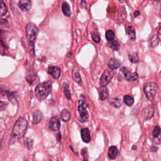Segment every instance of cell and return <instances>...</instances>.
<instances>
[{
    "label": "cell",
    "instance_id": "9",
    "mask_svg": "<svg viewBox=\"0 0 161 161\" xmlns=\"http://www.w3.org/2000/svg\"><path fill=\"white\" fill-rule=\"evenodd\" d=\"M154 114V109L152 106H149L144 108L142 113V117L144 120H147L151 118Z\"/></svg>",
    "mask_w": 161,
    "mask_h": 161
},
{
    "label": "cell",
    "instance_id": "37",
    "mask_svg": "<svg viewBox=\"0 0 161 161\" xmlns=\"http://www.w3.org/2000/svg\"><path fill=\"white\" fill-rule=\"evenodd\" d=\"M132 149L133 150H136L137 149V147L136 146V145H133V147H132Z\"/></svg>",
    "mask_w": 161,
    "mask_h": 161
},
{
    "label": "cell",
    "instance_id": "39",
    "mask_svg": "<svg viewBox=\"0 0 161 161\" xmlns=\"http://www.w3.org/2000/svg\"><path fill=\"white\" fill-rule=\"evenodd\" d=\"M152 1H160V0H152Z\"/></svg>",
    "mask_w": 161,
    "mask_h": 161
},
{
    "label": "cell",
    "instance_id": "36",
    "mask_svg": "<svg viewBox=\"0 0 161 161\" xmlns=\"http://www.w3.org/2000/svg\"><path fill=\"white\" fill-rule=\"evenodd\" d=\"M118 1L121 3H123L125 1V0H118Z\"/></svg>",
    "mask_w": 161,
    "mask_h": 161
},
{
    "label": "cell",
    "instance_id": "30",
    "mask_svg": "<svg viewBox=\"0 0 161 161\" xmlns=\"http://www.w3.org/2000/svg\"><path fill=\"white\" fill-rule=\"evenodd\" d=\"M91 37H92L93 40L94 41L95 43L98 44V43L100 42V40H101L99 34H97L96 32H92Z\"/></svg>",
    "mask_w": 161,
    "mask_h": 161
},
{
    "label": "cell",
    "instance_id": "8",
    "mask_svg": "<svg viewBox=\"0 0 161 161\" xmlns=\"http://www.w3.org/2000/svg\"><path fill=\"white\" fill-rule=\"evenodd\" d=\"M60 128V122L58 117H53L49 121V128L52 131H59Z\"/></svg>",
    "mask_w": 161,
    "mask_h": 161
},
{
    "label": "cell",
    "instance_id": "10",
    "mask_svg": "<svg viewBox=\"0 0 161 161\" xmlns=\"http://www.w3.org/2000/svg\"><path fill=\"white\" fill-rule=\"evenodd\" d=\"M48 73L52 76L55 79H58L61 74V70L58 67L52 66L48 69Z\"/></svg>",
    "mask_w": 161,
    "mask_h": 161
},
{
    "label": "cell",
    "instance_id": "12",
    "mask_svg": "<svg viewBox=\"0 0 161 161\" xmlns=\"http://www.w3.org/2000/svg\"><path fill=\"white\" fill-rule=\"evenodd\" d=\"M43 117L44 115L42 112L39 110H35L33 114V121H32L34 125L39 124L42 122V120Z\"/></svg>",
    "mask_w": 161,
    "mask_h": 161
},
{
    "label": "cell",
    "instance_id": "27",
    "mask_svg": "<svg viewBox=\"0 0 161 161\" xmlns=\"http://www.w3.org/2000/svg\"><path fill=\"white\" fill-rule=\"evenodd\" d=\"M128 59L132 63H137V62H138L139 58H138V55L137 53H133L132 55H128Z\"/></svg>",
    "mask_w": 161,
    "mask_h": 161
},
{
    "label": "cell",
    "instance_id": "22",
    "mask_svg": "<svg viewBox=\"0 0 161 161\" xmlns=\"http://www.w3.org/2000/svg\"><path fill=\"white\" fill-rule=\"evenodd\" d=\"M107 45L113 50H118L120 47V44H119L118 42H117V40L109 41Z\"/></svg>",
    "mask_w": 161,
    "mask_h": 161
},
{
    "label": "cell",
    "instance_id": "26",
    "mask_svg": "<svg viewBox=\"0 0 161 161\" xmlns=\"http://www.w3.org/2000/svg\"><path fill=\"white\" fill-rule=\"evenodd\" d=\"M64 94L67 100H70L71 99V94L69 90V88L68 85L66 83H64Z\"/></svg>",
    "mask_w": 161,
    "mask_h": 161
},
{
    "label": "cell",
    "instance_id": "34",
    "mask_svg": "<svg viewBox=\"0 0 161 161\" xmlns=\"http://www.w3.org/2000/svg\"><path fill=\"white\" fill-rule=\"evenodd\" d=\"M140 15V12L139 11H136V12H135L134 13V17H137L138 16H139Z\"/></svg>",
    "mask_w": 161,
    "mask_h": 161
},
{
    "label": "cell",
    "instance_id": "28",
    "mask_svg": "<svg viewBox=\"0 0 161 161\" xmlns=\"http://www.w3.org/2000/svg\"><path fill=\"white\" fill-rule=\"evenodd\" d=\"M7 93L8 98L9 100V101H11L13 104L16 103L17 100H16V97H15V93H12V92H7Z\"/></svg>",
    "mask_w": 161,
    "mask_h": 161
},
{
    "label": "cell",
    "instance_id": "13",
    "mask_svg": "<svg viewBox=\"0 0 161 161\" xmlns=\"http://www.w3.org/2000/svg\"><path fill=\"white\" fill-rule=\"evenodd\" d=\"M98 93H99L100 98L101 101L106 100L109 96V91L106 86H101L98 88Z\"/></svg>",
    "mask_w": 161,
    "mask_h": 161
},
{
    "label": "cell",
    "instance_id": "7",
    "mask_svg": "<svg viewBox=\"0 0 161 161\" xmlns=\"http://www.w3.org/2000/svg\"><path fill=\"white\" fill-rule=\"evenodd\" d=\"M114 75L115 72L113 69H106L104 71L100 78V84L101 86H106L113 79Z\"/></svg>",
    "mask_w": 161,
    "mask_h": 161
},
{
    "label": "cell",
    "instance_id": "25",
    "mask_svg": "<svg viewBox=\"0 0 161 161\" xmlns=\"http://www.w3.org/2000/svg\"><path fill=\"white\" fill-rule=\"evenodd\" d=\"M7 12H8V9H7L6 4H4L3 0H1V9H0V15H1V17H3L7 13Z\"/></svg>",
    "mask_w": 161,
    "mask_h": 161
},
{
    "label": "cell",
    "instance_id": "2",
    "mask_svg": "<svg viewBox=\"0 0 161 161\" xmlns=\"http://www.w3.org/2000/svg\"><path fill=\"white\" fill-rule=\"evenodd\" d=\"M28 122L23 117H20L13 128L12 136L16 138H22L27 131Z\"/></svg>",
    "mask_w": 161,
    "mask_h": 161
},
{
    "label": "cell",
    "instance_id": "35",
    "mask_svg": "<svg viewBox=\"0 0 161 161\" xmlns=\"http://www.w3.org/2000/svg\"><path fill=\"white\" fill-rule=\"evenodd\" d=\"M58 142H60V141H61V134H60V133H58Z\"/></svg>",
    "mask_w": 161,
    "mask_h": 161
},
{
    "label": "cell",
    "instance_id": "24",
    "mask_svg": "<svg viewBox=\"0 0 161 161\" xmlns=\"http://www.w3.org/2000/svg\"><path fill=\"white\" fill-rule=\"evenodd\" d=\"M115 33H114L113 30H109L106 31L105 37L107 40L109 42V41H112L114 40V39H115Z\"/></svg>",
    "mask_w": 161,
    "mask_h": 161
},
{
    "label": "cell",
    "instance_id": "1",
    "mask_svg": "<svg viewBox=\"0 0 161 161\" xmlns=\"http://www.w3.org/2000/svg\"><path fill=\"white\" fill-rule=\"evenodd\" d=\"M26 35L30 46V52L34 54V44L39 33V28L34 23H28L25 27Z\"/></svg>",
    "mask_w": 161,
    "mask_h": 161
},
{
    "label": "cell",
    "instance_id": "19",
    "mask_svg": "<svg viewBox=\"0 0 161 161\" xmlns=\"http://www.w3.org/2000/svg\"><path fill=\"white\" fill-rule=\"evenodd\" d=\"M127 34L128 36L129 40L130 41L136 40V30L132 26H129L127 30Z\"/></svg>",
    "mask_w": 161,
    "mask_h": 161
},
{
    "label": "cell",
    "instance_id": "14",
    "mask_svg": "<svg viewBox=\"0 0 161 161\" xmlns=\"http://www.w3.org/2000/svg\"><path fill=\"white\" fill-rule=\"evenodd\" d=\"M82 141L85 143H89L91 141V136L89 129L87 128H82L81 131Z\"/></svg>",
    "mask_w": 161,
    "mask_h": 161
},
{
    "label": "cell",
    "instance_id": "5",
    "mask_svg": "<svg viewBox=\"0 0 161 161\" xmlns=\"http://www.w3.org/2000/svg\"><path fill=\"white\" fill-rule=\"evenodd\" d=\"M157 90V86L154 82H149L147 83L144 87L145 94L149 100H152L154 99Z\"/></svg>",
    "mask_w": 161,
    "mask_h": 161
},
{
    "label": "cell",
    "instance_id": "4",
    "mask_svg": "<svg viewBox=\"0 0 161 161\" xmlns=\"http://www.w3.org/2000/svg\"><path fill=\"white\" fill-rule=\"evenodd\" d=\"M138 75L137 72H131L127 67H122L120 73L118 74V80L121 81L123 79H125L128 81H134L137 80Z\"/></svg>",
    "mask_w": 161,
    "mask_h": 161
},
{
    "label": "cell",
    "instance_id": "11",
    "mask_svg": "<svg viewBox=\"0 0 161 161\" xmlns=\"http://www.w3.org/2000/svg\"><path fill=\"white\" fill-rule=\"evenodd\" d=\"M18 6L22 11L27 12L32 7V3L30 0H19Z\"/></svg>",
    "mask_w": 161,
    "mask_h": 161
},
{
    "label": "cell",
    "instance_id": "33",
    "mask_svg": "<svg viewBox=\"0 0 161 161\" xmlns=\"http://www.w3.org/2000/svg\"><path fill=\"white\" fill-rule=\"evenodd\" d=\"M154 142L157 144H161V132L156 137H154Z\"/></svg>",
    "mask_w": 161,
    "mask_h": 161
},
{
    "label": "cell",
    "instance_id": "32",
    "mask_svg": "<svg viewBox=\"0 0 161 161\" xmlns=\"http://www.w3.org/2000/svg\"><path fill=\"white\" fill-rule=\"evenodd\" d=\"M160 131H161V129L160 127H159L158 126H156L153 130V132H152V136L154 137H156L160 133Z\"/></svg>",
    "mask_w": 161,
    "mask_h": 161
},
{
    "label": "cell",
    "instance_id": "20",
    "mask_svg": "<svg viewBox=\"0 0 161 161\" xmlns=\"http://www.w3.org/2000/svg\"><path fill=\"white\" fill-rule=\"evenodd\" d=\"M60 118L62 121L65 122H69L71 119V114L69 111L66 110V109H64V110H62L60 113Z\"/></svg>",
    "mask_w": 161,
    "mask_h": 161
},
{
    "label": "cell",
    "instance_id": "23",
    "mask_svg": "<svg viewBox=\"0 0 161 161\" xmlns=\"http://www.w3.org/2000/svg\"><path fill=\"white\" fill-rule=\"evenodd\" d=\"M123 101L128 106H132L134 103V99L131 96L125 95L123 97Z\"/></svg>",
    "mask_w": 161,
    "mask_h": 161
},
{
    "label": "cell",
    "instance_id": "15",
    "mask_svg": "<svg viewBox=\"0 0 161 161\" xmlns=\"http://www.w3.org/2000/svg\"><path fill=\"white\" fill-rule=\"evenodd\" d=\"M72 79H73L74 81H75L76 83H77L79 85L81 86L82 85V80H81V77L79 74V72L77 68H74L73 70H72Z\"/></svg>",
    "mask_w": 161,
    "mask_h": 161
},
{
    "label": "cell",
    "instance_id": "3",
    "mask_svg": "<svg viewBox=\"0 0 161 161\" xmlns=\"http://www.w3.org/2000/svg\"><path fill=\"white\" fill-rule=\"evenodd\" d=\"M52 82L50 81L44 82L35 87V93L38 99L43 100L49 96L52 91Z\"/></svg>",
    "mask_w": 161,
    "mask_h": 161
},
{
    "label": "cell",
    "instance_id": "38",
    "mask_svg": "<svg viewBox=\"0 0 161 161\" xmlns=\"http://www.w3.org/2000/svg\"><path fill=\"white\" fill-rule=\"evenodd\" d=\"M158 32H159V34L160 35H161V28H160V29H159V31H158Z\"/></svg>",
    "mask_w": 161,
    "mask_h": 161
},
{
    "label": "cell",
    "instance_id": "29",
    "mask_svg": "<svg viewBox=\"0 0 161 161\" xmlns=\"http://www.w3.org/2000/svg\"><path fill=\"white\" fill-rule=\"evenodd\" d=\"M159 43V37L157 35H154L152 39L150 40V45H151L153 47L157 46Z\"/></svg>",
    "mask_w": 161,
    "mask_h": 161
},
{
    "label": "cell",
    "instance_id": "16",
    "mask_svg": "<svg viewBox=\"0 0 161 161\" xmlns=\"http://www.w3.org/2000/svg\"><path fill=\"white\" fill-rule=\"evenodd\" d=\"M118 149L116 146H111L108 149V157L110 158V159H115L117 155H118Z\"/></svg>",
    "mask_w": 161,
    "mask_h": 161
},
{
    "label": "cell",
    "instance_id": "31",
    "mask_svg": "<svg viewBox=\"0 0 161 161\" xmlns=\"http://www.w3.org/2000/svg\"><path fill=\"white\" fill-rule=\"evenodd\" d=\"M25 144L26 145V146L28 149H31L33 147V144H34V141L33 139L32 138H27L26 140V141L25 142Z\"/></svg>",
    "mask_w": 161,
    "mask_h": 161
},
{
    "label": "cell",
    "instance_id": "6",
    "mask_svg": "<svg viewBox=\"0 0 161 161\" xmlns=\"http://www.w3.org/2000/svg\"><path fill=\"white\" fill-rule=\"evenodd\" d=\"M87 105L85 101V97L83 98V100L81 99L79 101V105L78 106V111L80 115V119L82 122H85L89 118V114L86 109Z\"/></svg>",
    "mask_w": 161,
    "mask_h": 161
},
{
    "label": "cell",
    "instance_id": "17",
    "mask_svg": "<svg viewBox=\"0 0 161 161\" xmlns=\"http://www.w3.org/2000/svg\"><path fill=\"white\" fill-rule=\"evenodd\" d=\"M108 67L111 69L115 70L118 69L120 66V62L115 58H111L108 62Z\"/></svg>",
    "mask_w": 161,
    "mask_h": 161
},
{
    "label": "cell",
    "instance_id": "18",
    "mask_svg": "<svg viewBox=\"0 0 161 161\" xmlns=\"http://www.w3.org/2000/svg\"><path fill=\"white\" fill-rule=\"evenodd\" d=\"M108 103L110 105L113 106V107L118 108L122 106V100L120 99V98H110L108 101Z\"/></svg>",
    "mask_w": 161,
    "mask_h": 161
},
{
    "label": "cell",
    "instance_id": "21",
    "mask_svg": "<svg viewBox=\"0 0 161 161\" xmlns=\"http://www.w3.org/2000/svg\"><path fill=\"white\" fill-rule=\"evenodd\" d=\"M62 12H63L64 15L66 17H70L71 16V8L69 4L65 2L62 5Z\"/></svg>",
    "mask_w": 161,
    "mask_h": 161
}]
</instances>
